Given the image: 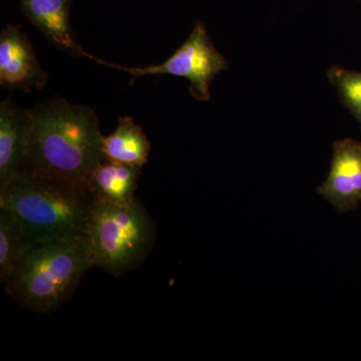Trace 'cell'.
Listing matches in <instances>:
<instances>
[{"mask_svg": "<svg viewBox=\"0 0 361 361\" xmlns=\"http://www.w3.org/2000/svg\"><path fill=\"white\" fill-rule=\"evenodd\" d=\"M30 113L28 167L87 188L92 171L104 159L96 111L58 97L37 104Z\"/></svg>", "mask_w": 361, "mask_h": 361, "instance_id": "cell-1", "label": "cell"}, {"mask_svg": "<svg viewBox=\"0 0 361 361\" xmlns=\"http://www.w3.org/2000/svg\"><path fill=\"white\" fill-rule=\"evenodd\" d=\"M92 204L87 188L30 167L0 191V209L32 241L85 236Z\"/></svg>", "mask_w": 361, "mask_h": 361, "instance_id": "cell-2", "label": "cell"}, {"mask_svg": "<svg viewBox=\"0 0 361 361\" xmlns=\"http://www.w3.org/2000/svg\"><path fill=\"white\" fill-rule=\"evenodd\" d=\"M92 267L85 236L32 241L4 283L6 291L26 310L47 314L71 298Z\"/></svg>", "mask_w": 361, "mask_h": 361, "instance_id": "cell-3", "label": "cell"}, {"mask_svg": "<svg viewBox=\"0 0 361 361\" xmlns=\"http://www.w3.org/2000/svg\"><path fill=\"white\" fill-rule=\"evenodd\" d=\"M85 239L94 267L120 276L149 255L156 226L137 199L126 204L94 201Z\"/></svg>", "mask_w": 361, "mask_h": 361, "instance_id": "cell-4", "label": "cell"}, {"mask_svg": "<svg viewBox=\"0 0 361 361\" xmlns=\"http://www.w3.org/2000/svg\"><path fill=\"white\" fill-rule=\"evenodd\" d=\"M82 56L92 59L99 65L126 71L132 77L130 85L134 84L137 78L145 75H171L187 78L190 82V92L195 99L200 102L210 99V87L213 80L222 71L229 70L227 59L216 49L206 26L201 21H197L184 44L160 65L130 68L108 63L87 51L82 52Z\"/></svg>", "mask_w": 361, "mask_h": 361, "instance_id": "cell-5", "label": "cell"}, {"mask_svg": "<svg viewBox=\"0 0 361 361\" xmlns=\"http://www.w3.org/2000/svg\"><path fill=\"white\" fill-rule=\"evenodd\" d=\"M35 49L20 25H6L0 32V85L9 90H42L47 82Z\"/></svg>", "mask_w": 361, "mask_h": 361, "instance_id": "cell-6", "label": "cell"}, {"mask_svg": "<svg viewBox=\"0 0 361 361\" xmlns=\"http://www.w3.org/2000/svg\"><path fill=\"white\" fill-rule=\"evenodd\" d=\"M317 193L338 212H348L361 203V142L344 139L334 142L331 166Z\"/></svg>", "mask_w": 361, "mask_h": 361, "instance_id": "cell-7", "label": "cell"}, {"mask_svg": "<svg viewBox=\"0 0 361 361\" xmlns=\"http://www.w3.org/2000/svg\"><path fill=\"white\" fill-rule=\"evenodd\" d=\"M32 113L6 99L0 104V191L30 163Z\"/></svg>", "mask_w": 361, "mask_h": 361, "instance_id": "cell-8", "label": "cell"}, {"mask_svg": "<svg viewBox=\"0 0 361 361\" xmlns=\"http://www.w3.org/2000/svg\"><path fill=\"white\" fill-rule=\"evenodd\" d=\"M71 2L73 0H20V8L26 20L51 44L80 58L84 49L78 44L71 26Z\"/></svg>", "mask_w": 361, "mask_h": 361, "instance_id": "cell-9", "label": "cell"}, {"mask_svg": "<svg viewBox=\"0 0 361 361\" xmlns=\"http://www.w3.org/2000/svg\"><path fill=\"white\" fill-rule=\"evenodd\" d=\"M141 168L104 158L90 174L87 188L94 201L126 204L135 200Z\"/></svg>", "mask_w": 361, "mask_h": 361, "instance_id": "cell-10", "label": "cell"}, {"mask_svg": "<svg viewBox=\"0 0 361 361\" xmlns=\"http://www.w3.org/2000/svg\"><path fill=\"white\" fill-rule=\"evenodd\" d=\"M104 158L142 168L148 161L151 144L141 126L130 116H121L115 132L103 137Z\"/></svg>", "mask_w": 361, "mask_h": 361, "instance_id": "cell-11", "label": "cell"}, {"mask_svg": "<svg viewBox=\"0 0 361 361\" xmlns=\"http://www.w3.org/2000/svg\"><path fill=\"white\" fill-rule=\"evenodd\" d=\"M32 240L11 213L0 209V280L6 283Z\"/></svg>", "mask_w": 361, "mask_h": 361, "instance_id": "cell-12", "label": "cell"}, {"mask_svg": "<svg viewBox=\"0 0 361 361\" xmlns=\"http://www.w3.org/2000/svg\"><path fill=\"white\" fill-rule=\"evenodd\" d=\"M330 84L336 87L341 103L361 125V73L334 66L327 71Z\"/></svg>", "mask_w": 361, "mask_h": 361, "instance_id": "cell-13", "label": "cell"}]
</instances>
